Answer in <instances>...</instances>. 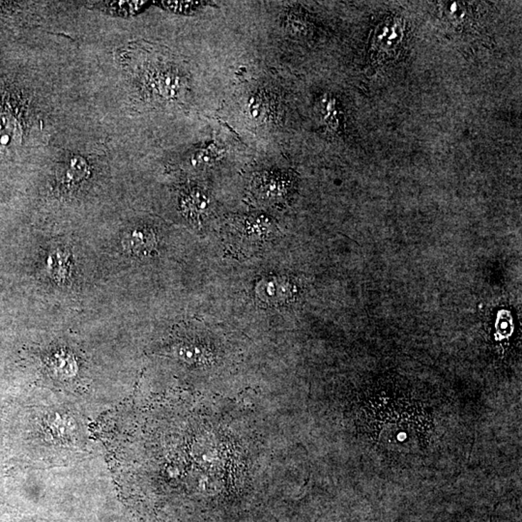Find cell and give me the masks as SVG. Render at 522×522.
Here are the masks:
<instances>
[{"mask_svg": "<svg viewBox=\"0 0 522 522\" xmlns=\"http://www.w3.org/2000/svg\"><path fill=\"white\" fill-rule=\"evenodd\" d=\"M161 6L175 13H187L199 8V2L192 1H161Z\"/></svg>", "mask_w": 522, "mask_h": 522, "instance_id": "5", "label": "cell"}, {"mask_svg": "<svg viewBox=\"0 0 522 522\" xmlns=\"http://www.w3.org/2000/svg\"><path fill=\"white\" fill-rule=\"evenodd\" d=\"M147 1H105L99 2L98 7L121 17H130L145 8Z\"/></svg>", "mask_w": 522, "mask_h": 522, "instance_id": "3", "label": "cell"}, {"mask_svg": "<svg viewBox=\"0 0 522 522\" xmlns=\"http://www.w3.org/2000/svg\"><path fill=\"white\" fill-rule=\"evenodd\" d=\"M187 204L188 209L192 213H195L202 211L205 209L206 202H205L204 197L197 195V197H190V199L187 200Z\"/></svg>", "mask_w": 522, "mask_h": 522, "instance_id": "6", "label": "cell"}, {"mask_svg": "<svg viewBox=\"0 0 522 522\" xmlns=\"http://www.w3.org/2000/svg\"><path fill=\"white\" fill-rule=\"evenodd\" d=\"M88 172V165L81 158H73L64 170V181L67 184H75L83 180Z\"/></svg>", "mask_w": 522, "mask_h": 522, "instance_id": "4", "label": "cell"}, {"mask_svg": "<svg viewBox=\"0 0 522 522\" xmlns=\"http://www.w3.org/2000/svg\"><path fill=\"white\" fill-rule=\"evenodd\" d=\"M123 247L125 251L137 256H147L155 251V235L147 229H135L126 234L123 238Z\"/></svg>", "mask_w": 522, "mask_h": 522, "instance_id": "1", "label": "cell"}, {"mask_svg": "<svg viewBox=\"0 0 522 522\" xmlns=\"http://www.w3.org/2000/svg\"><path fill=\"white\" fill-rule=\"evenodd\" d=\"M257 296L270 305L284 303L291 295L289 284L283 279H270L262 282L257 288Z\"/></svg>", "mask_w": 522, "mask_h": 522, "instance_id": "2", "label": "cell"}]
</instances>
